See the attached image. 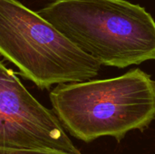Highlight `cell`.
Listing matches in <instances>:
<instances>
[{
    "mask_svg": "<svg viewBox=\"0 0 155 154\" xmlns=\"http://www.w3.org/2000/svg\"><path fill=\"white\" fill-rule=\"evenodd\" d=\"M0 54L40 89L95 77L101 64L17 0H0Z\"/></svg>",
    "mask_w": 155,
    "mask_h": 154,
    "instance_id": "3957f363",
    "label": "cell"
},
{
    "mask_svg": "<svg viewBox=\"0 0 155 154\" xmlns=\"http://www.w3.org/2000/svg\"><path fill=\"white\" fill-rule=\"evenodd\" d=\"M0 149L82 154L59 119L0 62Z\"/></svg>",
    "mask_w": 155,
    "mask_h": 154,
    "instance_id": "277c9868",
    "label": "cell"
},
{
    "mask_svg": "<svg viewBox=\"0 0 155 154\" xmlns=\"http://www.w3.org/2000/svg\"><path fill=\"white\" fill-rule=\"evenodd\" d=\"M50 101L64 128L85 143L105 136L120 142L155 120V82L141 69L111 79L58 84Z\"/></svg>",
    "mask_w": 155,
    "mask_h": 154,
    "instance_id": "7a4b0ae2",
    "label": "cell"
},
{
    "mask_svg": "<svg viewBox=\"0 0 155 154\" xmlns=\"http://www.w3.org/2000/svg\"><path fill=\"white\" fill-rule=\"evenodd\" d=\"M0 154H70L58 151L47 150H7L0 149Z\"/></svg>",
    "mask_w": 155,
    "mask_h": 154,
    "instance_id": "5b68a950",
    "label": "cell"
},
{
    "mask_svg": "<svg viewBox=\"0 0 155 154\" xmlns=\"http://www.w3.org/2000/svg\"><path fill=\"white\" fill-rule=\"evenodd\" d=\"M101 65L155 60V21L125 0H54L37 12Z\"/></svg>",
    "mask_w": 155,
    "mask_h": 154,
    "instance_id": "6da1fadb",
    "label": "cell"
}]
</instances>
